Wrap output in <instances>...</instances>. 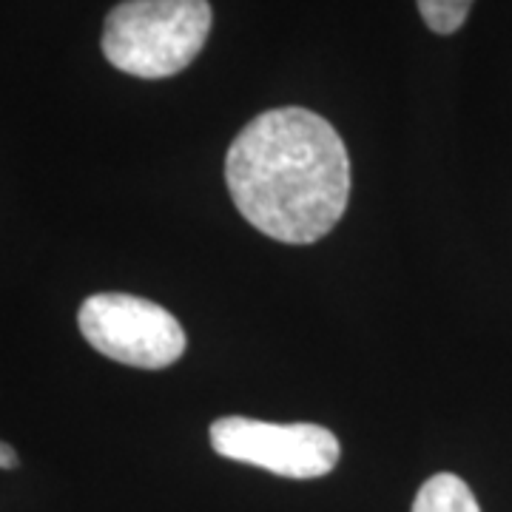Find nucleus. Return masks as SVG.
I'll list each match as a JSON object with an SVG mask.
<instances>
[{"label":"nucleus","mask_w":512,"mask_h":512,"mask_svg":"<svg viewBox=\"0 0 512 512\" xmlns=\"http://www.w3.org/2000/svg\"><path fill=\"white\" fill-rule=\"evenodd\" d=\"M225 183L256 231L285 245H311L328 237L348 208V148L313 111H262L228 148Z\"/></svg>","instance_id":"1"},{"label":"nucleus","mask_w":512,"mask_h":512,"mask_svg":"<svg viewBox=\"0 0 512 512\" xmlns=\"http://www.w3.org/2000/svg\"><path fill=\"white\" fill-rule=\"evenodd\" d=\"M211 20L208 0H123L106 15L100 46L117 72L163 80L194 63Z\"/></svg>","instance_id":"2"},{"label":"nucleus","mask_w":512,"mask_h":512,"mask_svg":"<svg viewBox=\"0 0 512 512\" xmlns=\"http://www.w3.org/2000/svg\"><path fill=\"white\" fill-rule=\"evenodd\" d=\"M77 325L97 353L120 365L160 370L185 353L183 325L143 296L94 293L80 305Z\"/></svg>","instance_id":"3"},{"label":"nucleus","mask_w":512,"mask_h":512,"mask_svg":"<svg viewBox=\"0 0 512 512\" xmlns=\"http://www.w3.org/2000/svg\"><path fill=\"white\" fill-rule=\"evenodd\" d=\"M211 447L222 458L262 467L282 478H322L339 464L342 447L328 427L274 424L225 416L211 424Z\"/></svg>","instance_id":"4"},{"label":"nucleus","mask_w":512,"mask_h":512,"mask_svg":"<svg viewBox=\"0 0 512 512\" xmlns=\"http://www.w3.org/2000/svg\"><path fill=\"white\" fill-rule=\"evenodd\" d=\"M413 512H481L473 490L453 473L427 478L413 501Z\"/></svg>","instance_id":"5"},{"label":"nucleus","mask_w":512,"mask_h":512,"mask_svg":"<svg viewBox=\"0 0 512 512\" xmlns=\"http://www.w3.org/2000/svg\"><path fill=\"white\" fill-rule=\"evenodd\" d=\"M421 20L436 35H453L464 26L476 0H416Z\"/></svg>","instance_id":"6"},{"label":"nucleus","mask_w":512,"mask_h":512,"mask_svg":"<svg viewBox=\"0 0 512 512\" xmlns=\"http://www.w3.org/2000/svg\"><path fill=\"white\" fill-rule=\"evenodd\" d=\"M15 467H18V453L6 441H0V470H15Z\"/></svg>","instance_id":"7"}]
</instances>
